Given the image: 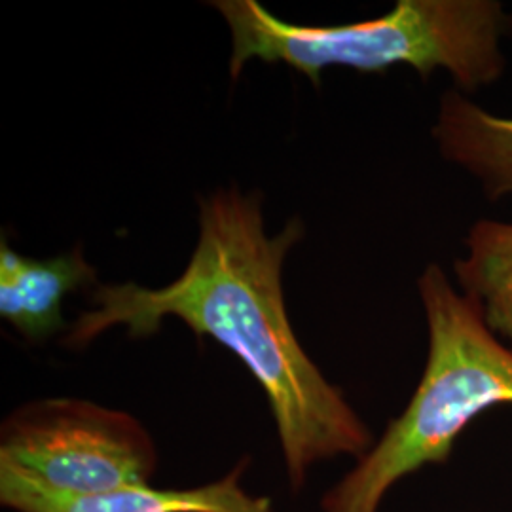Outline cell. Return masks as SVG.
<instances>
[{
	"label": "cell",
	"mask_w": 512,
	"mask_h": 512,
	"mask_svg": "<svg viewBox=\"0 0 512 512\" xmlns=\"http://www.w3.org/2000/svg\"><path fill=\"white\" fill-rule=\"evenodd\" d=\"M302 238L300 219L268 234L260 192L215 190L200 200V238L183 274L160 289L99 283L90 294L92 310L76 317L61 342L86 348L114 327L133 340L148 338L167 317L181 319L198 338L217 340L262 387L289 482L300 490L315 463L361 459L372 448L368 427L311 361L289 321L283 266Z\"/></svg>",
	"instance_id": "cell-1"
},
{
	"label": "cell",
	"mask_w": 512,
	"mask_h": 512,
	"mask_svg": "<svg viewBox=\"0 0 512 512\" xmlns=\"http://www.w3.org/2000/svg\"><path fill=\"white\" fill-rule=\"evenodd\" d=\"M232 33L230 74L251 59L285 63L321 84L330 67L385 73L408 65L425 80L446 71L461 90L475 92L503 74L501 38L512 16L494 0H399L376 19L317 27L274 16L256 0L211 2Z\"/></svg>",
	"instance_id": "cell-2"
},
{
	"label": "cell",
	"mask_w": 512,
	"mask_h": 512,
	"mask_svg": "<svg viewBox=\"0 0 512 512\" xmlns=\"http://www.w3.org/2000/svg\"><path fill=\"white\" fill-rule=\"evenodd\" d=\"M418 289L429 329L420 384L403 414L325 494V512H378L404 476L448 463L476 418L512 406V348L495 338L480 304L459 294L439 264L423 270Z\"/></svg>",
	"instance_id": "cell-3"
},
{
	"label": "cell",
	"mask_w": 512,
	"mask_h": 512,
	"mask_svg": "<svg viewBox=\"0 0 512 512\" xmlns=\"http://www.w3.org/2000/svg\"><path fill=\"white\" fill-rule=\"evenodd\" d=\"M0 467L71 495L147 486L158 452L128 412L80 399H42L16 408L0 427Z\"/></svg>",
	"instance_id": "cell-4"
},
{
	"label": "cell",
	"mask_w": 512,
	"mask_h": 512,
	"mask_svg": "<svg viewBox=\"0 0 512 512\" xmlns=\"http://www.w3.org/2000/svg\"><path fill=\"white\" fill-rule=\"evenodd\" d=\"M245 463L198 488L160 490L147 484L97 495L54 492L14 469L0 467V501L16 512H274L270 497L243 490Z\"/></svg>",
	"instance_id": "cell-5"
},
{
	"label": "cell",
	"mask_w": 512,
	"mask_h": 512,
	"mask_svg": "<svg viewBox=\"0 0 512 512\" xmlns=\"http://www.w3.org/2000/svg\"><path fill=\"white\" fill-rule=\"evenodd\" d=\"M97 285V270L80 247L42 260L19 255L6 238L0 241V317L29 342L67 332L63 300Z\"/></svg>",
	"instance_id": "cell-6"
},
{
	"label": "cell",
	"mask_w": 512,
	"mask_h": 512,
	"mask_svg": "<svg viewBox=\"0 0 512 512\" xmlns=\"http://www.w3.org/2000/svg\"><path fill=\"white\" fill-rule=\"evenodd\" d=\"M433 137L442 156L473 173L490 198L512 194V118L480 109L452 90L440 101Z\"/></svg>",
	"instance_id": "cell-7"
},
{
	"label": "cell",
	"mask_w": 512,
	"mask_h": 512,
	"mask_svg": "<svg viewBox=\"0 0 512 512\" xmlns=\"http://www.w3.org/2000/svg\"><path fill=\"white\" fill-rule=\"evenodd\" d=\"M465 245L469 255L454 266L459 285L480 304L488 327L512 348V222L478 220Z\"/></svg>",
	"instance_id": "cell-8"
}]
</instances>
